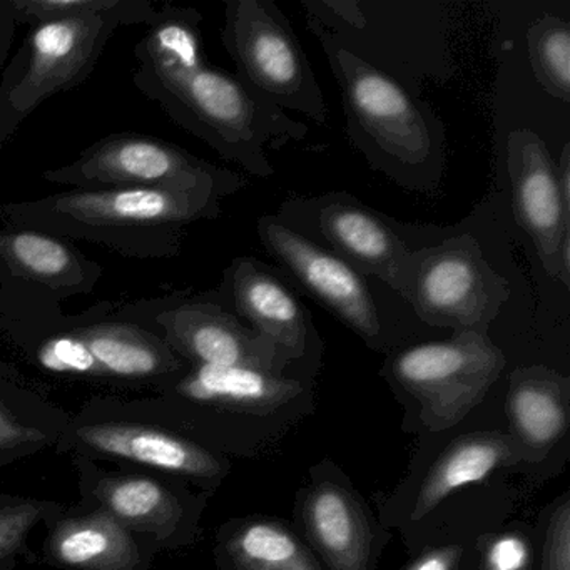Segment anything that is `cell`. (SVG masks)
I'll return each instance as SVG.
<instances>
[{"instance_id":"cell-12","label":"cell","mask_w":570,"mask_h":570,"mask_svg":"<svg viewBox=\"0 0 570 570\" xmlns=\"http://www.w3.org/2000/svg\"><path fill=\"white\" fill-rule=\"evenodd\" d=\"M507 168L517 223L532 239L547 275L569 289L570 215L560 202L546 142L530 129H517L507 139Z\"/></svg>"},{"instance_id":"cell-7","label":"cell","mask_w":570,"mask_h":570,"mask_svg":"<svg viewBox=\"0 0 570 570\" xmlns=\"http://www.w3.org/2000/svg\"><path fill=\"white\" fill-rule=\"evenodd\" d=\"M222 42L248 88L282 111L292 109L325 125L328 111L318 79L275 2H226Z\"/></svg>"},{"instance_id":"cell-18","label":"cell","mask_w":570,"mask_h":570,"mask_svg":"<svg viewBox=\"0 0 570 570\" xmlns=\"http://www.w3.org/2000/svg\"><path fill=\"white\" fill-rule=\"evenodd\" d=\"M525 462L509 432L480 430L453 440L423 476L410 517L423 519L456 490L482 482L499 469Z\"/></svg>"},{"instance_id":"cell-23","label":"cell","mask_w":570,"mask_h":570,"mask_svg":"<svg viewBox=\"0 0 570 570\" xmlns=\"http://www.w3.org/2000/svg\"><path fill=\"white\" fill-rule=\"evenodd\" d=\"M98 497L122 525L165 530L175 529L183 519L181 503L165 487L142 476L105 480Z\"/></svg>"},{"instance_id":"cell-4","label":"cell","mask_w":570,"mask_h":570,"mask_svg":"<svg viewBox=\"0 0 570 570\" xmlns=\"http://www.w3.org/2000/svg\"><path fill=\"white\" fill-rule=\"evenodd\" d=\"M223 430L222 450L262 455L316 409L315 382L303 373L195 365L176 386Z\"/></svg>"},{"instance_id":"cell-27","label":"cell","mask_w":570,"mask_h":570,"mask_svg":"<svg viewBox=\"0 0 570 570\" xmlns=\"http://www.w3.org/2000/svg\"><path fill=\"white\" fill-rule=\"evenodd\" d=\"M41 513V507L29 503L0 509V557L14 552L21 546Z\"/></svg>"},{"instance_id":"cell-16","label":"cell","mask_w":570,"mask_h":570,"mask_svg":"<svg viewBox=\"0 0 570 570\" xmlns=\"http://www.w3.org/2000/svg\"><path fill=\"white\" fill-rule=\"evenodd\" d=\"M570 382L547 366H525L509 379V435L525 462L540 459L569 429Z\"/></svg>"},{"instance_id":"cell-13","label":"cell","mask_w":570,"mask_h":570,"mask_svg":"<svg viewBox=\"0 0 570 570\" xmlns=\"http://www.w3.org/2000/svg\"><path fill=\"white\" fill-rule=\"evenodd\" d=\"M165 342L195 365L246 366L298 373L295 363L266 336L215 302H186L155 313Z\"/></svg>"},{"instance_id":"cell-6","label":"cell","mask_w":570,"mask_h":570,"mask_svg":"<svg viewBox=\"0 0 570 570\" xmlns=\"http://www.w3.org/2000/svg\"><path fill=\"white\" fill-rule=\"evenodd\" d=\"M392 289L426 325L455 333L489 335L510 298L509 283L487 263L479 243L469 235L406 253Z\"/></svg>"},{"instance_id":"cell-29","label":"cell","mask_w":570,"mask_h":570,"mask_svg":"<svg viewBox=\"0 0 570 570\" xmlns=\"http://www.w3.org/2000/svg\"><path fill=\"white\" fill-rule=\"evenodd\" d=\"M39 436H41V433L16 422V420L0 406V450L24 445V443L32 442V440L39 439Z\"/></svg>"},{"instance_id":"cell-32","label":"cell","mask_w":570,"mask_h":570,"mask_svg":"<svg viewBox=\"0 0 570 570\" xmlns=\"http://www.w3.org/2000/svg\"><path fill=\"white\" fill-rule=\"evenodd\" d=\"M223 570H233V569H223Z\"/></svg>"},{"instance_id":"cell-15","label":"cell","mask_w":570,"mask_h":570,"mask_svg":"<svg viewBox=\"0 0 570 570\" xmlns=\"http://www.w3.org/2000/svg\"><path fill=\"white\" fill-rule=\"evenodd\" d=\"M302 206L313 213L316 233L333 255L360 275L375 276L393 288L396 269L409 249L383 218L346 195L305 199Z\"/></svg>"},{"instance_id":"cell-30","label":"cell","mask_w":570,"mask_h":570,"mask_svg":"<svg viewBox=\"0 0 570 570\" xmlns=\"http://www.w3.org/2000/svg\"><path fill=\"white\" fill-rule=\"evenodd\" d=\"M16 29H18V24H16L14 18L9 12L4 0H0V75L4 71V66L8 65L9 56H11Z\"/></svg>"},{"instance_id":"cell-11","label":"cell","mask_w":570,"mask_h":570,"mask_svg":"<svg viewBox=\"0 0 570 570\" xmlns=\"http://www.w3.org/2000/svg\"><path fill=\"white\" fill-rule=\"evenodd\" d=\"M256 229L266 252L278 259L326 309L368 345L379 338L382 333L379 309L358 272L308 236L296 232L279 216H262Z\"/></svg>"},{"instance_id":"cell-8","label":"cell","mask_w":570,"mask_h":570,"mask_svg":"<svg viewBox=\"0 0 570 570\" xmlns=\"http://www.w3.org/2000/svg\"><path fill=\"white\" fill-rule=\"evenodd\" d=\"M42 179L69 189H171L215 193L219 198L248 186L243 176L179 146L132 132L95 142L69 165L42 173Z\"/></svg>"},{"instance_id":"cell-21","label":"cell","mask_w":570,"mask_h":570,"mask_svg":"<svg viewBox=\"0 0 570 570\" xmlns=\"http://www.w3.org/2000/svg\"><path fill=\"white\" fill-rule=\"evenodd\" d=\"M52 556L62 566L81 570H132L138 549L126 527L111 513L66 520L51 539Z\"/></svg>"},{"instance_id":"cell-24","label":"cell","mask_w":570,"mask_h":570,"mask_svg":"<svg viewBox=\"0 0 570 570\" xmlns=\"http://www.w3.org/2000/svg\"><path fill=\"white\" fill-rule=\"evenodd\" d=\"M530 66L547 95L570 102V26L556 16L533 22L527 32Z\"/></svg>"},{"instance_id":"cell-2","label":"cell","mask_w":570,"mask_h":570,"mask_svg":"<svg viewBox=\"0 0 570 570\" xmlns=\"http://www.w3.org/2000/svg\"><path fill=\"white\" fill-rule=\"evenodd\" d=\"M208 191L69 189L31 202L9 203L0 216L18 228L105 243L125 255L173 256L189 223L222 215Z\"/></svg>"},{"instance_id":"cell-20","label":"cell","mask_w":570,"mask_h":570,"mask_svg":"<svg viewBox=\"0 0 570 570\" xmlns=\"http://www.w3.org/2000/svg\"><path fill=\"white\" fill-rule=\"evenodd\" d=\"M219 553L223 569L325 570L303 537L273 517L233 520L223 530Z\"/></svg>"},{"instance_id":"cell-5","label":"cell","mask_w":570,"mask_h":570,"mask_svg":"<svg viewBox=\"0 0 570 570\" xmlns=\"http://www.w3.org/2000/svg\"><path fill=\"white\" fill-rule=\"evenodd\" d=\"M505 363L489 335L460 332L395 353L383 373L416 410L423 429L440 433L459 425L483 402Z\"/></svg>"},{"instance_id":"cell-17","label":"cell","mask_w":570,"mask_h":570,"mask_svg":"<svg viewBox=\"0 0 570 570\" xmlns=\"http://www.w3.org/2000/svg\"><path fill=\"white\" fill-rule=\"evenodd\" d=\"M78 436L96 452L181 473L208 485H218L229 470L226 460L205 446L161 430L105 423L82 426Z\"/></svg>"},{"instance_id":"cell-19","label":"cell","mask_w":570,"mask_h":570,"mask_svg":"<svg viewBox=\"0 0 570 570\" xmlns=\"http://www.w3.org/2000/svg\"><path fill=\"white\" fill-rule=\"evenodd\" d=\"M0 258L16 275L66 295L91 292L98 279V266L58 236L36 229L11 226L0 233Z\"/></svg>"},{"instance_id":"cell-14","label":"cell","mask_w":570,"mask_h":570,"mask_svg":"<svg viewBox=\"0 0 570 570\" xmlns=\"http://www.w3.org/2000/svg\"><path fill=\"white\" fill-rule=\"evenodd\" d=\"M218 296L225 302L223 308L272 340L292 363L306 358L312 343L309 313L268 266L249 256L233 259Z\"/></svg>"},{"instance_id":"cell-22","label":"cell","mask_w":570,"mask_h":570,"mask_svg":"<svg viewBox=\"0 0 570 570\" xmlns=\"http://www.w3.org/2000/svg\"><path fill=\"white\" fill-rule=\"evenodd\" d=\"M98 375L146 379L175 366L171 346L131 323H96L76 330Z\"/></svg>"},{"instance_id":"cell-25","label":"cell","mask_w":570,"mask_h":570,"mask_svg":"<svg viewBox=\"0 0 570 570\" xmlns=\"http://www.w3.org/2000/svg\"><path fill=\"white\" fill-rule=\"evenodd\" d=\"M535 549L525 530L507 529L480 540L479 570H533Z\"/></svg>"},{"instance_id":"cell-9","label":"cell","mask_w":570,"mask_h":570,"mask_svg":"<svg viewBox=\"0 0 570 570\" xmlns=\"http://www.w3.org/2000/svg\"><path fill=\"white\" fill-rule=\"evenodd\" d=\"M296 523L325 570H375L385 547L365 500L332 462L313 466L296 497Z\"/></svg>"},{"instance_id":"cell-31","label":"cell","mask_w":570,"mask_h":570,"mask_svg":"<svg viewBox=\"0 0 570 570\" xmlns=\"http://www.w3.org/2000/svg\"><path fill=\"white\" fill-rule=\"evenodd\" d=\"M556 183L563 209L570 215V145L566 142L556 163Z\"/></svg>"},{"instance_id":"cell-28","label":"cell","mask_w":570,"mask_h":570,"mask_svg":"<svg viewBox=\"0 0 570 570\" xmlns=\"http://www.w3.org/2000/svg\"><path fill=\"white\" fill-rule=\"evenodd\" d=\"M463 553L465 550L459 543L432 547L420 553L403 570H459Z\"/></svg>"},{"instance_id":"cell-10","label":"cell","mask_w":570,"mask_h":570,"mask_svg":"<svg viewBox=\"0 0 570 570\" xmlns=\"http://www.w3.org/2000/svg\"><path fill=\"white\" fill-rule=\"evenodd\" d=\"M328 58L355 132L403 165H422L432 158L429 125L400 85L348 49H336Z\"/></svg>"},{"instance_id":"cell-26","label":"cell","mask_w":570,"mask_h":570,"mask_svg":"<svg viewBox=\"0 0 570 570\" xmlns=\"http://www.w3.org/2000/svg\"><path fill=\"white\" fill-rule=\"evenodd\" d=\"M542 570H570V500L563 493L547 517L542 542Z\"/></svg>"},{"instance_id":"cell-3","label":"cell","mask_w":570,"mask_h":570,"mask_svg":"<svg viewBox=\"0 0 570 570\" xmlns=\"http://www.w3.org/2000/svg\"><path fill=\"white\" fill-rule=\"evenodd\" d=\"M155 12L151 0H119L109 11L32 26L0 75V151L42 102L86 82L118 29L148 24Z\"/></svg>"},{"instance_id":"cell-1","label":"cell","mask_w":570,"mask_h":570,"mask_svg":"<svg viewBox=\"0 0 570 570\" xmlns=\"http://www.w3.org/2000/svg\"><path fill=\"white\" fill-rule=\"evenodd\" d=\"M202 14L166 6L149 19L135 48L136 88L158 102L166 115L248 175H275L268 148L303 141L308 128L238 76L206 65L199 35Z\"/></svg>"}]
</instances>
